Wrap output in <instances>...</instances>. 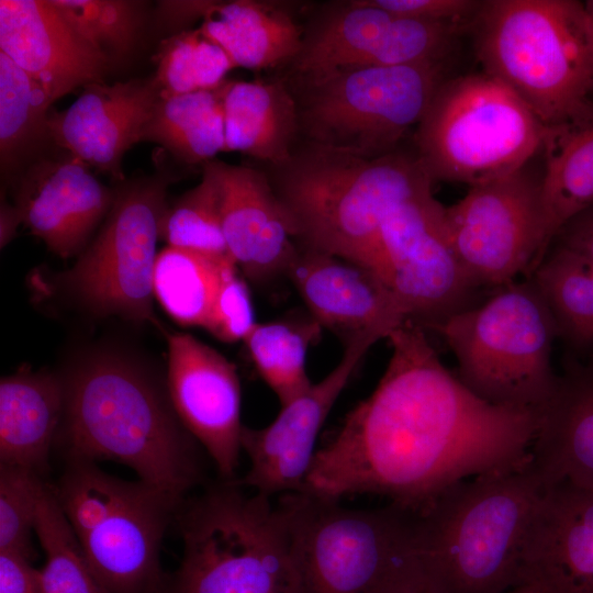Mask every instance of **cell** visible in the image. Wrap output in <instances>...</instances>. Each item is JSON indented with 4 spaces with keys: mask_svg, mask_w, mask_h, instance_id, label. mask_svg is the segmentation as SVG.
<instances>
[{
    "mask_svg": "<svg viewBox=\"0 0 593 593\" xmlns=\"http://www.w3.org/2000/svg\"><path fill=\"white\" fill-rule=\"evenodd\" d=\"M387 339L381 379L317 448L303 491L339 501L376 494L419 512L456 482L529 459L538 413L478 396L412 322Z\"/></svg>",
    "mask_w": 593,
    "mask_h": 593,
    "instance_id": "obj_1",
    "label": "cell"
},
{
    "mask_svg": "<svg viewBox=\"0 0 593 593\" xmlns=\"http://www.w3.org/2000/svg\"><path fill=\"white\" fill-rule=\"evenodd\" d=\"M63 380L65 407L57 438L67 461L112 460L150 486L184 500L202 473L195 439L169 395L142 367L101 354Z\"/></svg>",
    "mask_w": 593,
    "mask_h": 593,
    "instance_id": "obj_2",
    "label": "cell"
},
{
    "mask_svg": "<svg viewBox=\"0 0 593 593\" xmlns=\"http://www.w3.org/2000/svg\"><path fill=\"white\" fill-rule=\"evenodd\" d=\"M546 479L529 459L450 485L417 512L428 593H510Z\"/></svg>",
    "mask_w": 593,
    "mask_h": 593,
    "instance_id": "obj_3",
    "label": "cell"
},
{
    "mask_svg": "<svg viewBox=\"0 0 593 593\" xmlns=\"http://www.w3.org/2000/svg\"><path fill=\"white\" fill-rule=\"evenodd\" d=\"M276 168L270 181L296 243L374 271L388 215L433 186L416 155L400 150L363 158L309 144Z\"/></svg>",
    "mask_w": 593,
    "mask_h": 593,
    "instance_id": "obj_4",
    "label": "cell"
},
{
    "mask_svg": "<svg viewBox=\"0 0 593 593\" xmlns=\"http://www.w3.org/2000/svg\"><path fill=\"white\" fill-rule=\"evenodd\" d=\"M298 593L425 590L417 512L348 507L305 491L278 496Z\"/></svg>",
    "mask_w": 593,
    "mask_h": 593,
    "instance_id": "obj_5",
    "label": "cell"
},
{
    "mask_svg": "<svg viewBox=\"0 0 593 593\" xmlns=\"http://www.w3.org/2000/svg\"><path fill=\"white\" fill-rule=\"evenodd\" d=\"M243 488L222 479L182 503L176 519L183 555L167 593H298L277 502Z\"/></svg>",
    "mask_w": 593,
    "mask_h": 593,
    "instance_id": "obj_6",
    "label": "cell"
},
{
    "mask_svg": "<svg viewBox=\"0 0 593 593\" xmlns=\"http://www.w3.org/2000/svg\"><path fill=\"white\" fill-rule=\"evenodd\" d=\"M483 71L548 124L593 91V44L584 1H483L473 21Z\"/></svg>",
    "mask_w": 593,
    "mask_h": 593,
    "instance_id": "obj_7",
    "label": "cell"
},
{
    "mask_svg": "<svg viewBox=\"0 0 593 593\" xmlns=\"http://www.w3.org/2000/svg\"><path fill=\"white\" fill-rule=\"evenodd\" d=\"M439 332L458 362V378L481 399L538 413L559 377L551 366L557 325L530 279L496 288L481 304L452 314Z\"/></svg>",
    "mask_w": 593,
    "mask_h": 593,
    "instance_id": "obj_8",
    "label": "cell"
},
{
    "mask_svg": "<svg viewBox=\"0 0 593 593\" xmlns=\"http://www.w3.org/2000/svg\"><path fill=\"white\" fill-rule=\"evenodd\" d=\"M545 124L499 79L444 80L415 130L416 157L430 181L481 184L524 167L541 148Z\"/></svg>",
    "mask_w": 593,
    "mask_h": 593,
    "instance_id": "obj_9",
    "label": "cell"
},
{
    "mask_svg": "<svg viewBox=\"0 0 593 593\" xmlns=\"http://www.w3.org/2000/svg\"><path fill=\"white\" fill-rule=\"evenodd\" d=\"M445 80L443 61L357 67L304 81L298 103L309 144L363 158L391 154Z\"/></svg>",
    "mask_w": 593,
    "mask_h": 593,
    "instance_id": "obj_10",
    "label": "cell"
},
{
    "mask_svg": "<svg viewBox=\"0 0 593 593\" xmlns=\"http://www.w3.org/2000/svg\"><path fill=\"white\" fill-rule=\"evenodd\" d=\"M170 180L159 172L120 184L99 233L59 277L68 293L93 314L155 322L156 244Z\"/></svg>",
    "mask_w": 593,
    "mask_h": 593,
    "instance_id": "obj_11",
    "label": "cell"
},
{
    "mask_svg": "<svg viewBox=\"0 0 593 593\" xmlns=\"http://www.w3.org/2000/svg\"><path fill=\"white\" fill-rule=\"evenodd\" d=\"M454 250L477 288L502 287L532 273L546 255L541 178L526 167L469 187L445 206Z\"/></svg>",
    "mask_w": 593,
    "mask_h": 593,
    "instance_id": "obj_12",
    "label": "cell"
},
{
    "mask_svg": "<svg viewBox=\"0 0 593 593\" xmlns=\"http://www.w3.org/2000/svg\"><path fill=\"white\" fill-rule=\"evenodd\" d=\"M378 276L394 295L407 322L435 328L473 304L477 286L450 243L445 206L433 193L396 206L380 234Z\"/></svg>",
    "mask_w": 593,
    "mask_h": 593,
    "instance_id": "obj_13",
    "label": "cell"
},
{
    "mask_svg": "<svg viewBox=\"0 0 593 593\" xmlns=\"http://www.w3.org/2000/svg\"><path fill=\"white\" fill-rule=\"evenodd\" d=\"M371 343L345 347L336 367L281 405L265 427H243L240 447L249 468L237 482L269 497L302 492L314 461L318 434Z\"/></svg>",
    "mask_w": 593,
    "mask_h": 593,
    "instance_id": "obj_14",
    "label": "cell"
},
{
    "mask_svg": "<svg viewBox=\"0 0 593 593\" xmlns=\"http://www.w3.org/2000/svg\"><path fill=\"white\" fill-rule=\"evenodd\" d=\"M168 395L179 419L233 480L238 466L242 390L235 366L190 334L168 337Z\"/></svg>",
    "mask_w": 593,
    "mask_h": 593,
    "instance_id": "obj_15",
    "label": "cell"
},
{
    "mask_svg": "<svg viewBox=\"0 0 593 593\" xmlns=\"http://www.w3.org/2000/svg\"><path fill=\"white\" fill-rule=\"evenodd\" d=\"M286 276L309 314L345 347L373 345L407 322L385 282L361 264L298 244Z\"/></svg>",
    "mask_w": 593,
    "mask_h": 593,
    "instance_id": "obj_16",
    "label": "cell"
},
{
    "mask_svg": "<svg viewBox=\"0 0 593 593\" xmlns=\"http://www.w3.org/2000/svg\"><path fill=\"white\" fill-rule=\"evenodd\" d=\"M90 168L65 150L46 153L11 182L23 223L61 258L83 250L113 204L114 191Z\"/></svg>",
    "mask_w": 593,
    "mask_h": 593,
    "instance_id": "obj_17",
    "label": "cell"
},
{
    "mask_svg": "<svg viewBox=\"0 0 593 593\" xmlns=\"http://www.w3.org/2000/svg\"><path fill=\"white\" fill-rule=\"evenodd\" d=\"M183 502L141 481L124 505L78 538L110 593H167L169 575L160 566V546Z\"/></svg>",
    "mask_w": 593,
    "mask_h": 593,
    "instance_id": "obj_18",
    "label": "cell"
},
{
    "mask_svg": "<svg viewBox=\"0 0 593 593\" xmlns=\"http://www.w3.org/2000/svg\"><path fill=\"white\" fill-rule=\"evenodd\" d=\"M204 165L217 181L224 238L240 273L255 283L286 275L298 248L296 234L269 177L216 158Z\"/></svg>",
    "mask_w": 593,
    "mask_h": 593,
    "instance_id": "obj_19",
    "label": "cell"
},
{
    "mask_svg": "<svg viewBox=\"0 0 593 593\" xmlns=\"http://www.w3.org/2000/svg\"><path fill=\"white\" fill-rule=\"evenodd\" d=\"M0 52L43 85L54 102L102 82L111 65L51 0L0 1Z\"/></svg>",
    "mask_w": 593,
    "mask_h": 593,
    "instance_id": "obj_20",
    "label": "cell"
},
{
    "mask_svg": "<svg viewBox=\"0 0 593 593\" xmlns=\"http://www.w3.org/2000/svg\"><path fill=\"white\" fill-rule=\"evenodd\" d=\"M160 97L153 77L89 85L67 109L52 111L53 144L89 167L123 181L122 160L141 134Z\"/></svg>",
    "mask_w": 593,
    "mask_h": 593,
    "instance_id": "obj_21",
    "label": "cell"
},
{
    "mask_svg": "<svg viewBox=\"0 0 593 593\" xmlns=\"http://www.w3.org/2000/svg\"><path fill=\"white\" fill-rule=\"evenodd\" d=\"M521 585L537 593H593V489L547 483L529 528Z\"/></svg>",
    "mask_w": 593,
    "mask_h": 593,
    "instance_id": "obj_22",
    "label": "cell"
},
{
    "mask_svg": "<svg viewBox=\"0 0 593 593\" xmlns=\"http://www.w3.org/2000/svg\"><path fill=\"white\" fill-rule=\"evenodd\" d=\"M541 177L546 254L559 232L593 206V100L545 124ZM546 256V255H545Z\"/></svg>",
    "mask_w": 593,
    "mask_h": 593,
    "instance_id": "obj_23",
    "label": "cell"
},
{
    "mask_svg": "<svg viewBox=\"0 0 593 593\" xmlns=\"http://www.w3.org/2000/svg\"><path fill=\"white\" fill-rule=\"evenodd\" d=\"M530 459L547 483L593 489V370L559 377L553 395L538 412Z\"/></svg>",
    "mask_w": 593,
    "mask_h": 593,
    "instance_id": "obj_24",
    "label": "cell"
},
{
    "mask_svg": "<svg viewBox=\"0 0 593 593\" xmlns=\"http://www.w3.org/2000/svg\"><path fill=\"white\" fill-rule=\"evenodd\" d=\"M65 407L64 380L20 370L0 382V466L42 477L57 440Z\"/></svg>",
    "mask_w": 593,
    "mask_h": 593,
    "instance_id": "obj_25",
    "label": "cell"
},
{
    "mask_svg": "<svg viewBox=\"0 0 593 593\" xmlns=\"http://www.w3.org/2000/svg\"><path fill=\"white\" fill-rule=\"evenodd\" d=\"M223 109L225 152H240L275 167L290 159L300 123L296 99L283 83L227 82Z\"/></svg>",
    "mask_w": 593,
    "mask_h": 593,
    "instance_id": "obj_26",
    "label": "cell"
},
{
    "mask_svg": "<svg viewBox=\"0 0 593 593\" xmlns=\"http://www.w3.org/2000/svg\"><path fill=\"white\" fill-rule=\"evenodd\" d=\"M199 29L226 53L234 67L251 70L292 63L303 40L288 12L251 0L214 1Z\"/></svg>",
    "mask_w": 593,
    "mask_h": 593,
    "instance_id": "obj_27",
    "label": "cell"
},
{
    "mask_svg": "<svg viewBox=\"0 0 593 593\" xmlns=\"http://www.w3.org/2000/svg\"><path fill=\"white\" fill-rule=\"evenodd\" d=\"M43 85L0 52V170L12 182L54 145L48 120L53 103Z\"/></svg>",
    "mask_w": 593,
    "mask_h": 593,
    "instance_id": "obj_28",
    "label": "cell"
},
{
    "mask_svg": "<svg viewBox=\"0 0 593 593\" xmlns=\"http://www.w3.org/2000/svg\"><path fill=\"white\" fill-rule=\"evenodd\" d=\"M394 15L367 0L327 13L303 36L292 66L304 81L362 66L390 27Z\"/></svg>",
    "mask_w": 593,
    "mask_h": 593,
    "instance_id": "obj_29",
    "label": "cell"
},
{
    "mask_svg": "<svg viewBox=\"0 0 593 593\" xmlns=\"http://www.w3.org/2000/svg\"><path fill=\"white\" fill-rule=\"evenodd\" d=\"M227 81L213 90L161 96L145 123L141 142L159 144L178 160L204 164L225 152L224 96Z\"/></svg>",
    "mask_w": 593,
    "mask_h": 593,
    "instance_id": "obj_30",
    "label": "cell"
},
{
    "mask_svg": "<svg viewBox=\"0 0 593 593\" xmlns=\"http://www.w3.org/2000/svg\"><path fill=\"white\" fill-rule=\"evenodd\" d=\"M234 267L230 257L167 246L156 258L154 296L178 324L204 327L220 286Z\"/></svg>",
    "mask_w": 593,
    "mask_h": 593,
    "instance_id": "obj_31",
    "label": "cell"
},
{
    "mask_svg": "<svg viewBox=\"0 0 593 593\" xmlns=\"http://www.w3.org/2000/svg\"><path fill=\"white\" fill-rule=\"evenodd\" d=\"M322 326L310 315L259 323L243 340L264 382L284 405L311 384L307 351Z\"/></svg>",
    "mask_w": 593,
    "mask_h": 593,
    "instance_id": "obj_32",
    "label": "cell"
},
{
    "mask_svg": "<svg viewBox=\"0 0 593 593\" xmlns=\"http://www.w3.org/2000/svg\"><path fill=\"white\" fill-rule=\"evenodd\" d=\"M558 329L575 344L593 343V258L557 245L529 275Z\"/></svg>",
    "mask_w": 593,
    "mask_h": 593,
    "instance_id": "obj_33",
    "label": "cell"
},
{
    "mask_svg": "<svg viewBox=\"0 0 593 593\" xmlns=\"http://www.w3.org/2000/svg\"><path fill=\"white\" fill-rule=\"evenodd\" d=\"M35 535L45 553L38 569L43 593H110L93 573L48 483L40 495Z\"/></svg>",
    "mask_w": 593,
    "mask_h": 593,
    "instance_id": "obj_34",
    "label": "cell"
},
{
    "mask_svg": "<svg viewBox=\"0 0 593 593\" xmlns=\"http://www.w3.org/2000/svg\"><path fill=\"white\" fill-rule=\"evenodd\" d=\"M49 485L76 536L81 538L124 505L141 481L112 477L91 461L68 460L57 484Z\"/></svg>",
    "mask_w": 593,
    "mask_h": 593,
    "instance_id": "obj_35",
    "label": "cell"
},
{
    "mask_svg": "<svg viewBox=\"0 0 593 593\" xmlns=\"http://www.w3.org/2000/svg\"><path fill=\"white\" fill-rule=\"evenodd\" d=\"M159 238L168 246L230 257L223 234L220 189L206 165H202V179L195 187L171 205L167 203L159 222Z\"/></svg>",
    "mask_w": 593,
    "mask_h": 593,
    "instance_id": "obj_36",
    "label": "cell"
},
{
    "mask_svg": "<svg viewBox=\"0 0 593 593\" xmlns=\"http://www.w3.org/2000/svg\"><path fill=\"white\" fill-rule=\"evenodd\" d=\"M232 68L226 53L198 29L161 42L154 78L161 96L184 94L221 87Z\"/></svg>",
    "mask_w": 593,
    "mask_h": 593,
    "instance_id": "obj_37",
    "label": "cell"
},
{
    "mask_svg": "<svg viewBox=\"0 0 593 593\" xmlns=\"http://www.w3.org/2000/svg\"><path fill=\"white\" fill-rule=\"evenodd\" d=\"M69 23L112 64L133 49L144 4L127 0H51Z\"/></svg>",
    "mask_w": 593,
    "mask_h": 593,
    "instance_id": "obj_38",
    "label": "cell"
},
{
    "mask_svg": "<svg viewBox=\"0 0 593 593\" xmlns=\"http://www.w3.org/2000/svg\"><path fill=\"white\" fill-rule=\"evenodd\" d=\"M460 25L394 16L361 67L407 66L441 61Z\"/></svg>",
    "mask_w": 593,
    "mask_h": 593,
    "instance_id": "obj_39",
    "label": "cell"
},
{
    "mask_svg": "<svg viewBox=\"0 0 593 593\" xmlns=\"http://www.w3.org/2000/svg\"><path fill=\"white\" fill-rule=\"evenodd\" d=\"M45 483L31 470L0 466V551L33 557L32 536Z\"/></svg>",
    "mask_w": 593,
    "mask_h": 593,
    "instance_id": "obj_40",
    "label": "cell"
},
{
    "mask_svg": "<svg viewBox=\"0 0 593 593\" xmlns=\"http://www.w3.org/2000/svg\"><path fill=\"white\" fill-rule=\"evenodd\" d=\"M257 324L246 278L237 267L224 277L203 327L223 343L244 340Z\"/></svg>",
    "mask_w": 593,
    "mask_h": 593,
    "instance_id": "obj_41",
    "label": "cell"
},
{
    "mask_svg": "<svg viewBox=\"0 0 593 593\" xmlns=\"http://www.w3.org/2000/svg\"><path fill=\"white\" fill-rule=\"evenodd\" d=\"M373 7L399 16L450 23H473L483 1L474 0H367Z\"/></svg>",
    "mask_w": 593,
    "mask_h": 593,
    "instance_id": "obj_42",
    "label": "cell"
},
{
    "mask_svg": "<svg viewBox=\"0 0 593 593\" xmlns=\"http://www.w3.org/2000/svg\"><path fill=\"white\" fill-rule=\"evenodd\" d=\"M0 593H43L38 569L20 553L0 551Z\"/></svg>",
    "mask_w": 593,
    "mask_h": 593,
    "instance_id": "obj_43",
    "label": "cell"
},
{
    "mask_svg": "<svg viewBox=\"0 0 593 593\" xmlns=\"http://www.w3.org/2000/svg\"><path fill=\"white\" fill-rule=\"evenodd\" d=\"M556 238L557 245L593 258V206L571 220Z\"/></svg>",
    "mask_w": 593,
    "mask_h": 593,
    "instance_id": "obj_44",
    "label": "cell"
},
{
    "mask_svg": "<svg viewBox=\"0 0 593 593\" xmlns=\"http://www.w3.org/2000/svg\"><path fill=\"white\" fill-rule=\"evenodd\" d=\"M214 1H164L159 13L172 27L183 26L205 16Z\"/></svg>",
    "mask_w": 593,
    "mask_h": 593,
    "instance_id": "obj_45",
    "label": "cell"
},
{
    "mask_svg": "<svg viewBox=\"0 0 593 593\" xmlns=\"http://www.w3.org/2000/svg\"><path fill=\"white\" fill-rule=\"evenodd\" d=\"M23 223L20 210L1 195L0 208V246H7L16 235L19 225Z\"/></svg>",
    "mask_w": 593,
    "mask_h": 593,
    "instance_id": "obj_46",
    "label": "cell"
},
{
    "mask_svg": "<svg viewBox=\"0 0 593 593\" xmlns=\"http://www.w3.org/2000/svg\"><path fill=\"white\" fill-rule=\"evenodd\" d=\"M584 7L590 20L591 33H592V44H593V0L584 1Z\"/></svg>",
    "mask_w": 593,
    "mask_h": 593,
    "instance_id": "obj_47",
    "label": "cell"
},
{
    "mask_svg": "<svg viewBox=\"0 0 593 593\" xmlns=\"http://www.w3.org/2000/svg\"><path fill=\"white\" fill-rule=\"evenodd\" d=\"M510 593H537V592L534 591L533 589L528 588V586L521 585V586H517L516 589L512 590Z\"/></svg>",
    "mask_w": 593,
    "mask_h": 593,
    "instance_id": "obj_48",
    "label": "cell"
},
{
    "mask_svg": "<svg viewBox=\"0 0 593 593\" xmlns=\"http://www.w3.org/2000/svg\"><path fill=\"white\" fill-rule=\"evenodd\" d=\"M409 593H428V592L425 591V590H416V591H412V592H409Z\"/></svg>",
    "mask_w": 593,
    "mask_h": 593,
    "instance_id": "obj_49",
    "label": "cell"
}]
</instances>
